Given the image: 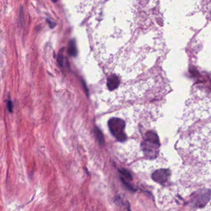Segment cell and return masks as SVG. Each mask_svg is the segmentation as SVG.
I'll return each mask as SVG.
<instances>
[{
  "mask_svg": "<svg viewBox=\"0 0 211 211\" xmlns=\"http://www.w3.org/2000/svg\"><path fill=\"white\" fill-rule=\"evenodd\" d=\"M119 172L122 175V177H123L124 179L130 181L132 180V175L130 174V172L128 171L127 170L120 169L119 170Z\"/></svg>",
  "mask_w": 211,
  "mask_h": 211,
  "instance_id": "cell-4",
  "label": "cell"
},
{
  "mask_svg": "<svg viewBox=\"0 0 211 211\" xmlns=\"http://www.w3.org/2000/svg\"><path fill=\"white\" fill-rule=\"evenodd\" d=\"M120 180L121 181H122V183H123V184L124 185V186L126 187V188H127L128 190H130V191H132V192H136L137 191V189H135L129 183L126 179H124L123 177H120Z\"/></svg>",
  "mask_w": 211,
  "mask_h": 211,
  "instance_id": "cell-5",
  "label": "cell"
},
{
  "mask_svg": "<svg viewBox=\"0 0 211 211\" xmlns=\"http://www.w3.org/2000/svg\"><path fill=\"white\" fill-rule=\"evenodd\" d=\"M127 210H128V211H131L130 205V204H129L128 202H127Z\"/></svg>",
  "mask_w": 211,
  "mask_h": 211,
  "instance_id": "cell-8",
  "label": "cell"
},
{
  "mask_svg": "<svg viewBox=\"0 0 211 211\" xmlns=\"http://www.w3.org/2000/svg\"><path fill=\"white\" fill-rule=\"evenodd\" d=\"M171 176V171L168 169H159L152 174V179L161 185L167 183Z\"/></svg>",
  "mask_w": 211,
  "mask_h": 211,
  "instance_id": "cell-3",
  "label": "cell"
},
{
  "mask_svg": "<svg viewBox=\"0 0 211 211\" xmlns=\"http://www.w3.org/2000/svg\"><path fill=\"white\" fill-rule=\"evenodd\" d=\"M211 197V192L207 189H202L195 192L192 195V202L194 207H203L209 201Z\"/></svg>",
  "mask_w": 211,
  "mask_h": 211,
  "instance_id": "cell-1",
  "label": "cell"
},
{
  "mask_svg": "<svg viewBox=\"0 0 211 211\" xmlns=\"http://www.w3.org/2000/svg\"><path fill=\"white\" fill-rule=\"evenodd\" d=\"M7 106H8V110L10 112H12V103L11 101H9L8 102V104H7Z\"/></svg>",
  "mask_w": 211,
  "mask_h": 211,
  "instance_id": "cell-7",
  "label": "cell"
},
{
  "mask_svg": "<svg viewBox=\"0 0 211 211\" xmlns=\"http://www.w3.org/2000/svg\"><path fill=\"white\" fill-rule=\"evenodd\" d=\"M109 127L112 133L119 140L123 141L125 139L124 129L125 127V122L120 119L115 118L110 120Z\"/></svg>",
  "mask_w": 211,
  "mask_h": 211,
  "instance_id": "cell-2",
  "label": "cell"
},
{
  "mask_svg": "<svg viewBox=\"0 0 211 211\" xmlns=\"http://www.w3.org/2000/svg\"><path fill=\"white\" fill-rule=\"evenodd\" d=\"M69 53L71 54V55H76V47H75V43H73V42H71L69 46Z\"/></svg>",
  "mask_w": 211,
  "mask_h": 211,
  "instance_id": "cell-6",
  "label": "cell"
}]
</instances>
